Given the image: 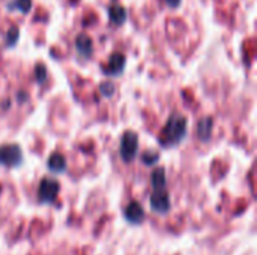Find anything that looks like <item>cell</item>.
Returning a JSON list of instances; mask_svg holds the SVG:
<instances>
[{"mask_svg":"<svg viewBox=\"0 0 257 255\" xmlns=\"http://www.w3.org/2000/svg\"><path fill=\"white\" fill-rule=\"evenodd\" d=\"M75 50L83 59H89L92 56V51H93V45H92L90 38H87L86 35H80L75 39Z\"/></svg>","mask_w":257,"mask_h":255,"instance_id":"ba28073f","label":"cell"},{"mask_svg":"<svg viewBox=\"0 0 257 255\" xmlns=\"http://www.w3.org/2000/svg\"><path fill=\"white\" fill-rule=\"evenodd\" d=\"M18 35H20V30L17 27H11L9 32H8V41H6V45L8 47H14L18 41Z\"/></svg>","mask_w":257,"mask_h":255,"instance_id":"5bb4252c","label":"cell"},{"mask_svg":"<svg viewBox=\"0 0 257 255\" xmlns=\"http://www.w3.org/2000/svg\"><path fill=\"white\" fill-rule=\"evenodd\" d=\"M187 123H188L187 119L181 114L170 116L163 131V137L160 138V143L166 147L179 144L187 137Z\"/></svg>","mask_w":257,"mask_h":255,"instance_id":"6da1fadb","label":"cell"},{"mask_svg":"<svg viewBox=\"0 0 257 255\" xmlns=\"http://www.w3.org/2000/svg\"><path fill=\"white\" fill-rule=\"evenodd\" d=\"M212 132V119L205 117L199 122L197 125V135L202 141H208Z\"/></svg>","mask_w":257,"mask_h":255,"instance_id":"8fae6325","label":"cell"},{"mask_svg":"<svg viewBox=\"0 0 257 255\" xmlns=\"http://www.w3.org/2000/svg\"><path fill=\"white\" fill-rule=\"evenodd\" d=\"M101 92H102L105 96H111V95H113V92H114V87H113V84L105 83V84H102V86H101Z\"/></svg>","mask_w":257,"mask_h":255,"instance_id":"e0dca14e","label":"cell"},{"mask_svg":"<svg viewBox=\"0 0 257 255\" xmlns=\"http://www.w3.org/2000/svg\"><path fill=\"white\" fill-rule=\"evenodd\" d=\"M137 144H139V138L137 134H134L133 131H128L122 135L120 140V158L125 162H131L134 161L136 155H137Z\"/></svg>","mask_w":257,"mask_h":255,"instance_id":"277c9868","label":"cell"},{"mask_svg":"<svg viewBox=\"0 0 257 255\" xmlns=\"http://www.w3.org/2000/svg\"><path fill=\"white\" fill-rule=\"evenodd\" d=\"M6 8L9 11H21L23 14H27L32 8V2L30 0H12L6 5Z\"/></svg>","mask_w":257,"mask_h":255,"instance_id":"4fadbf2b","label":"cell"},{"mask_svg":"<svg viewBox=\"0 0 257 255\" xmlns=\"http://www.w3.org/2000/svg\"><path fill=\"white\" fill-rule=\"evenodd\" d=\"M108 17H110V21L114 23L116 26H120L123 24V21L126 20V12H125V8L120 6L119 3H114L113 6H110L108 9Z\"/></svg>","mask_w":257,"mask_h":255,"instance_id":"9c48e42d","label":"cell"},{"mask_svg":"<svg viewBox=\"0 0 257 255\" xmlns=\"http://www.w3.org/2000/svg\"><path fill=\"white\" fill-rule=\"evenodd\" d=\"M166 2H167V5L172 6V8H178V6L181 5V0H166Z\"/></svg>","mask_w":257,"mask_h":255,"instance_id":"ac0fdd59","label":"cell"},{"mask_svg":"<svg viewBox=\"0 0 257 255\" xmlns=\"http://www.w3.org/2000/svg\"><path fill=\"white\" fill-rule=\"evenodd\" d=\"M48 170L53 173H63L66 170V161L60 153H54L48 158Z\"/></svg>","mask_w":257,"mask_h":255,"instance_id":"30bf717a","label":"cell"},{"mask_svg":"<svg viewBox=\"0 0 257 255\" xmlns=\"http://www.w3.org/2000/svg\"><path fill=\"white\" fill-rule=\"evenodd\" d=\"M60 191V185L56 179L44 177L38 188V201L41 204H53Z\"/></svg>","mask_w":257,"mask_h":255,"instance_id":"7a4b0ae2","label":"cell"},{"mask_svg":"<svg viewBox=\"0 0 257 255\" xmlns=\"http://www.w3.org/2000/svg\"><path fill=\"white\" fill-rule=\"evenodd\" d=\"M123 216H125V219H126L130 224H140V222H143V219H145V209H143V206H142L140 203L133 201V203H130L128 207L125 209Z\"/></svg>","mask_w":257,"mask_h":255,"instance_id":"52a82bcc","label":"cell"},{"mask_svg":"<svg viewBox=\"0 0 257 255\" xmlns=\"http://www.w3.org/2000/svg\"><path fill=\"white\" fill-rule=\"evenodd\" d=\"M166 186H167L166 171H164V168H157L152 173V188L154 189H166Z\"/></svg>","mask_w":257,"mask_h":255,"instance_id":"7c38bea8","label":"cell"},{"mask_svg":"<svg viewBox=\"0 0 257 255\" xmlns=\"http://www.w3.org/2000/svg\"><path fill=\"white\" fill-rule=\"evenodd\" d=\"M23 164V152L17 144L0 146V165L14 168Z\"/></svg>","mask_w":257,"mask_h":255,"instance_id":"3957f363","label":"cell"},{"mask_svg":"<svg viewBox=\"0 0 257 255\" xmlns=\"http://www.w3.org/2000/svg\"><path fill=\"white\" fill-rule=\"evenodd\" d=\"M125 69V57L120 54V53H114L111 57H110V62L105 68H102V71L105 72V75L108 77H117L123 72Z\"/></svg>","mask_w":257,"mask_h":255,"instance_id":"8992f818","label":"cell"},{"mask_svg":"<svg viewBox=\"0 0 257 255\" xmlns=\"http://www.w3.org/2000/svg\"><path fill=\"white\" fill-rule=\"evenodd\" d=\"M47 78V69L44 65H36V80L38 83H44Z\"/></svg>","mask_w":257,"mask_h":255,"instance_id":"9a60e30c","label":"cell"},{"mask_svg":"<svg viewBox=\"0 0 257 255\" xmlns=\"http://www.w3.org/2000/svg\"><path fill=\"white\" fill-rule=\"evenodd\" d=\"M143 162L145 164H155V162H158V155L157 153H154V155H149V153H145V156H143Z\"/></svg>","mask_w":257,"mask_h":255,"instance_id":"2e32d148","label":"cell"},{"mask_svg":"<svg viewBox=\"0 0 257 255\" xmlns=\"http://www.w3.org/2000/svg\"><path fill=\"white\" fill-rule=\"evenodd\" d=\"M151 207L157 213H167L172 207L167 189H154L151 195Z\"/></svg>","mask_w":257,"mask_h":255,"instance_id":"5b68a950","label":"cell"}]
</instances>
